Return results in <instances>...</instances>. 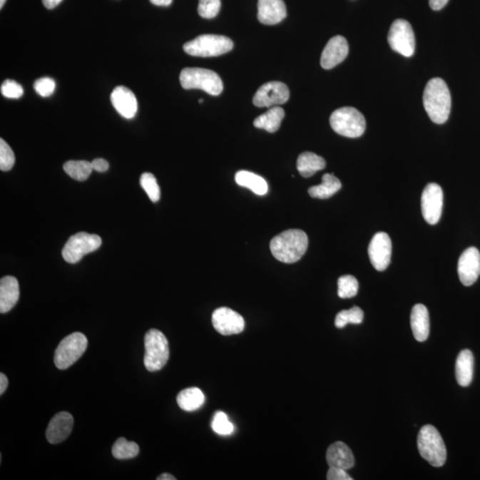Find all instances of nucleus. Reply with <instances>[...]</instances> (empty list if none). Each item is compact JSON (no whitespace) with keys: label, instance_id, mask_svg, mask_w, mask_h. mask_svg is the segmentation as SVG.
I'll return each instance as SVG.
<instances>
[{"label":"nucleus","instance_id":"obj_25","mask_svg":"<svg viewBox=\"0 0 480 480\" xmlns=\"http://www.w3.org/2000/svg\"><path fill=\"white\" fill-rule=\"evenodd\" d=\"M235 180L238 185L247 188L259 196H263L268 193V183L262 176L255 175L254 173L248 171L238 172L235 175Z\"/></svg>","mask_w":480,"mask_h":480},{"label":"nucleus","instance_id":"obj_23","mask_svg":"<svg viewBox=\"0 0 480 480\" xmlns=\"http://www.w3.org/2000/svg\"><path fill=\"white\" fill-rule=\"evenodd\" d=\"M474 356L470 349H464L457 357L456 364V377L458 384L467 387L474 379Z\"/></svg>","mask_w":480,"mask_h":480},{"label":"nucleus","instance_id":"obj_44","mask_svg":"<svg viewBox=\"0 0 480 480\" xmlns=\"http://www.w3.org/2000/svg\"><path fill=\"white\" fill-rule=\"evenodd\" d=\"M153 5L160 6H170L173 0H150Z\"/></svg>","mask_w":480,"mask_h":480},{"label":"nucleus","instance_id":"obj_9","mask_svg":"<svg viewBox=\"0 0 480 480\" xmlns=\"http://www.w3.org/2000/svg\"><path fill=\"white\" fill-rule=\"evenodd\" d=\"M102 245V239L96 234L78 233L71 236L63 249V257L68 263H76L86 255L97 250Z\"/></svg>","mask_w":480,"mask_h":480},{"label":"nucleus","instance_id":"obj_45","mask_svg":"<svg viewBox=\"0 0 480 480\" xmlns=\"http://www.w3.org/2000/svg\"><path fill=\"white\" fill-rule=\"evenodd\" d=\"M158 480H176V478L174 476L168 474H161L157 478Z\"/></svg>","mask_w":480,"mask_h":480},{"label":"nucleus","instance_id":"obj_11","mask_svg":"<svg viewBox=\"0 0 480 480\" xmlns=\"http://www.w3.org/2000/svg\"><path fill=\"white\" fill-rule=\"evenodd\" d=\"M443 190L436 183H429L422 194V214L431 225L439 223L442 215Z\"/></svg>","mask_w":480,"mask_h":480},{"label":"nucleus","instance_id":"obj_34","mask_svg":"<svg viewBox=\"0 0 480 480\" xmlns=\"http://www.w3.org/2000/svg\"><path fill=\"white\" fill-rule=\"evenodd\" d=\"M212 429L218 435L229 436L232 435L234 432V426L229 421L228 417L225 413L216 412L212 421Z\"/></svg>","mask_w":480,"mask_h":480},{"label":"nucleus","instance_id":"obj_5","mask_svg":"<svg viewBox=\"0 0 480 480\" xmlns=\"http://www.w3.org/2000/svg\"><path fill=\"white\" fill-rule=\"evenodd\" d=\"M233 48L232 39L221 35L205 34L187 42L183 46L188 55L198 57H214L223 55Z\"/></svg>","mask_w":480,"mask_h":480},{"label":"nucleus","instance_id":"obj_28","mask_svg":"<svg viewBox=\"0 0 480 480\" xmlns=\"http://www.w3.org/2000/svg\"><path fill=\"white\" fill-rule=\"evenodd\" d=\"M284 117L285 111L282 108L272 107L265 114L256 118L254 125L255 128L265 129L270 133H275L280 128Z\"/></svg>","mask_w":480,"mask_h":480},{"label":"nucleus","instance_id":"obj_3","mask_svg":"<svg viewBox=\"0 0 480 480\" xmlns=\"http://www.w3.org/2000/svg\"><path fill=\"white\" fill-rule=\"evenodd\" d=\"M421 456L434 467H441L446 461V447L441 435L434 426L424 425L417 438Z\"/></svg>","mask_w":480,"mask_h":480},{"label":"nucleus","instance_id":"obj_7","mask_svg":"<svg viewBox=\"0 0 480 480\" xmlns=\"http://www.w3.org/2000/svg\"><path fill=\"white\" fill-rule=\"evenodd\" d=\"M330 125L338 135L358 138L366 130V120L355 108L344 107L335 111L330 117Z\"/></svg>","mask_w":480,"mask_h":480},{"label":"nucleus","instance_id":"obj_46","mask_svg":"<svg viewBox=\"0 0 480 480\" xmlns=\"http://www.w3.org/2000/svg\"><path fill=\"white\" fill-rule=\"evenodd\" d=\"M6 0H0V9H2L3 6L5 5Z\"/></svg>","mask_w":480,"mask_h":480},{"label":"nucleus","instance_id":"obj_18","mask_svg":"<svg viewBox=\"0 0 480 480\" xmlns=\"http://www.w3.org/2000/svg\"><path fill=\"white\" fill-rule=\"evenodd\" d=\"M111 101L118 113L128 120L135 117L138 111L135 93L126 86H117L111 93Z\"/></svg>","mask_w":480,"mask_h":480},{"label":"nucleus","instance_id":"obj_42","mask_svg":"<svg viewBox=\"0 0 480 480\" xmlns=\"http://www.w3.org/2000/svg\"><path fill=\"white\" fill-rule=\"evenodd\" d=\"M7 386H9V380H7L6 374H0V394H4V392L6 391Z\"/></svg>","mask_w":480,"mask_h":480},{"label":"nucleus","instance_id":"obj_38","mask_svg":"<svg viewBox=\"0 0 480 480\" xmlns=\"http://www.w3.org/2000/svg\"><path fill=\"white\" fill-rule=\"evenodd\" d=\"M35 91L42 97H48L55 92L56 82L53 79L46 77L36 81L34 83Z\"/></svg>","mask_w":480,"mask_h":480},{"label":"nucleus","instance_id":"obj_15","mask_svg":"<svg viewBox=\"0 0 480 480\" xmlns=\"http://www.w3.org/2000/svg\"><path fill=\"white\" fill-rule=\"evenodd\" d=\"M458 275L464 286L470 287L480 275V252L474 247H469L460 256Z\"/></svg>","mask_w":480,"mask_h":480},{"label":"nucleus","instance_id":"obj_20","mask_svg":"<svg viewBox=\"0 0 480 480\" xmlns=\"http://www.w3.org/2000/svg\"><path fill=\"white\" fill-rule=\"evenodd\" d=\"M328 466L349 470L355 464L354 456L349 447L344 442L338 441L328 447L327 451Z\"/></svg>","mask_w":480,"mask_h":480},{"label":"nucleus","instance_id":"obj_27","mask_svg":"<svg viewBox=\"0 0 480 480\" xmlns=\"http://www.w3.org/2000/svg\"><path fill=\"white\" fill-rule=\"evenodd\" d=\"M342 188L340 180L333 174L323 175L322 183L320 185L310 187L308 193L310 197L326 200L338 193Z\"/></svg>","mask_w":480,"mask_h":480},{"label":"nucleus","instance_id":"obj_41","mask_svg":"<svg viewBox=\"0 0 480 480\" xmlns=\"http://www.w3.org/2000/svg\"><path fill=\"white\" fill-rule=\"evenodd\" d=\"M449 1V0H429V6L435 11L441 10Z\"/></svg>","mask_w":480,"mask_h":480},{"label":"nucleus","instance_id":"obj_13","mask_svg":"<svg viewBox=\"0 0 480 480\" xmlns=\"http://www.w3.org/2000/svg\"><path fill=\"white\" fill-rule=\"evenodd\" d=\"M392 244L391 238L386 233H377L372 239L368 247L372 265L378 272H384L388 268L392 259Z\"/></svg>","mask_w":480,"mask_h":480},{"label":"nucleus","instance_id":"obj_4","mask_svg":"<svg viewBox=\"0 0 480 480\" xmlns=\"http://www.w3.org/2000/svg\"><path fill=\"white\" fill-rule=\"evenodd\" d=\"M180 83L184 89H201L211 96H219L223 90L219 75L203 68H183L180 71Z\"/></svg>","mask_w":480,"mask_h":480},{"label":"nucleus","instance_id":"obj_47","mask_svg":"<svg viewBox=\"0 0 480 480\" xmlns=\"http://www.w3.org/2000/svg\"><path fill=\"white\" fill-rule=\"evenodd\" d=\"M200 103H203V100L200 99Z\"/></svg>","mask_w":480,"mask_h":480},{"label":"nucleus","instance_id":"obj_30","mask_svg":"<svg viewBox=\"0 0 480 480\" xmlns=\"http://www.w3.org/2000/svg\"><path fill=\"white\" fill-rule=\"evenodd\" d=\"M139 452V446L125 438L118 439L113 446V456L118 460L132 459L138 456Z\"/></svg>","mask_w":480,"mask_h":480},{"label":"nucleus","instance_id":"obj_40","mask_svg":"<svg viewBox=\"0 0 480 480\" xmlns=\"http://www.w3.org/2000/svg\"><path fill=\"white\" fill-rule=\"evenodd\" d=\"M93 170L99 173L106 172L109 169V163L103 158H96L91 162Z\"/></svg>","mask_w":480,"mask_h":480},{"label":"nucleus","instance_id":"obj_24","mask_svg":"<svg viewBox=\"0 0 480 480\" xmlns=\"http://www.w3.org/2000/svg\"><path fill=\"white\" fill-rule=\"evenodd\" d=\"M326 168V160L312 153H303L298 157L297 169L302 178H309Z\"/></svg>","mask_w":480,"mask_h":480},{"label":"nucleus","instance_id":"obj_17","mask_svg":"<svg viewBox=\"0 0 480 480\" xmlns=\"http://www.w3.org/2000/svg\"><path fill=\"white\" fill-rule=\"evenodd\" d=\"M74 419L68 412H60L50 421L46 436L50 444H59L70 436L73 428Z\"/></svg>","mask_w":480,"mask_h":480},{"label":"nucleus","instance_id":"obj_33","mask_svg":"<svg viewBox=\"0 0 480 480\" xmlns=\"http://www.w3.org/2000/svg\"><path fill=\"white\" fill-rule=\"evenodd\" d=\"M140 184L143 189L145 190L150 200L156 203L160 198V188L158 186L157 179L150 173H144L141 176Z\"/></svg>","mask_w":480,"mask_h":480},{"label":"nucleus","instance_id":"obj_29","mask_svg":"<svg viewBox=\"0 0 480 480\" xmlns=\"http://www.w3.org/2000/svg\"><path fill=\"white\" fill-rule=\"evenodd\" d=\"M65 173L72 179L83 182L88 179L93 170L91 162L70 160L63 165Z\"/></svg>","mask_w":480,"mask_h":480},{"label":"nucleus","instance_id":"obj_43","mask_svg":"<svg viewBox=\"0 0 480 480\" xmlns=\"http://www.w3.org/2000/svg\"><path fill=\"white\" fill-rule=\"evenodd\" d=\"M63 0H42L43 4L48 9H55Z\"/></svg>","mask_w":480,"mask_h":480},{"label":"nucleus","instance_id":"obj_39","mask_svg":"<svg viewBox=\"0 0 480 480\" xmlns=\"http://www.w3.org/2000/svg\"><path fill=\"white\" fill-rule=\"evenodd\" d=\"M327 479L328 480H352V478L346 472V470L335 467H330Z\"/></svg>","mask_w":480,"mask_h":480},{"label":"nucleus","instance_id":"obj_37","mask_svg":"<svg viewBox=\"0 0 480 480\" xmlns=\"http://www.w3.org/2000/svg\"><path fill=\"white\" fill-rule=\"evenodd\" d=\"M1 93L6 98L18 99L24 95V88L17 82L7 79L1 85Z\"/></svg>","mask_w":480,"mask_h":480},{"label":"nucleus","instance_id":"obj_2","mask_svg":"<svg viewBox=\"0 0 480 480\" xmlns=\"http://www.w3.org/2000/svg\"><path fill=\"white\" fill-rule=\"evenodd\" d=\"M308 237L301 230H287L273 238L270 248L280 262L295 263L305 255L308 248Z\"/></svg>","mask_w":480,"mask_h":480},{"label":"nucleus","instance_id":"obj_26","mask_svg":"<svg viewBox=\"0 0 480 480\" xmlns=\"http://www.w3.org/2000/svg\"><path fill=\"white\" fill-rule=\"evenodd\" d=\"M205 399L204 393L200 389L188 388L179 393L178 404L180 409L186 412H193L204 405Z\"/></svg>","mask_w":480,"mask_h":480},{"label":"nucleus","instance_id":"obj_22","mask_svg":"<svg viewBox=\"0 0 480 480\" xmlns=\"http://www.w3.org/2000/svg\"><path fill=\"white\" fill-rule=\"evenodd\" d=\"M411 328L418 342H425L429 335V315L424 305H416L411 312Z\"/></svg>","mask_w":480,"mask_h":480},{"label":"nucleus","instance_id":"obj_36","mask_svg":"<svg viewBox=\"0 0 480 480\" xmlns=\"http://www.w3.org/2000/svg\"><path fill=\"white\" fill-rule=\"evenodd\" d=\"M16 157L11 147L3 139L0 140V169L9 171L13 168Z\"/></svg>","mask_w":480,"mask_h":480},{"label":"nucleus","instance_id":"obj_10","mask_svg":"<svg viewBox=\"0 0 480 480\" xmlns=\"http://www.w3.org/2000/svg\"><path fill=\"white\" fill-rule=\"evenodd\" d=\"M388 41L393 51L405 57L413 56L416 50V38L409 21L403 19L393 21L389 31Z\"/></svg>","mask_w":480,"mask_h":480},{"label":"nucleus","instance_id":"obj_12","mask_svg":"<svg viewBox=\"0 0 480 480\" xmlns=\"http://www.w3.org/2000/svg\"><path fill=\"white\" fill-rule=\"evenodd\" d=\"M290 92L282 82L272 81L262 85L255 93L252 103L256 107H272L286 103Z\"/></svg>","mask_w":480,"mask_h":480},{"label":"nucleus","instance_id":"obj_16","mask_svg":"<svg viewBox=\"0 0 480 480\" xmlns=\"http://www.w3.org/2000/svg\"><path fill=\"white\" fill-rule=\"evenodd\" d=\"M349 53V45L342 36H335L328 41L321 55L320 64L326 70H330L342 63Z\"/></svg>","mask_w":480,"mask_h":480},{"label":"nucleus","instance_id":"obj_14","mask_svg":"<svg viewBox=\"0 0 480 480\" xmlns=\"http://www.w3.org/2000/svg\"><path fill=\"white\" fill-rule=\"evenodd\" d=\"M215 330L223 335L240 334L245 330V320L240 313L222 307L215 310L212 316Z\"/></svg>","mask_w":480,"mask_h":480},{"label":"nucleus","instance_id":"obj_32","mask_svg":"<svg viewBox=\"0 0 480 480\" xmlns=\"http://www.w3.org/2000/svg\"><path fill=\"white\" fill-rule=\"evenodd\" d=\"M359 291V282L355 277L344 275L338 280V297L342 299L356 297Z\"/></svg>","mask_w":480,"mask_h":480},{"label":"nucleus","instance_id":"obj_1","mask_svg":"<svg viewBox=\"0 0 480 480\" xmlns=\"http://www.w3.org/2000/svg\"><path fill=\"white\" fill-rule=\"evenodd\" d=\"M451 95L446 82L440 78L431 79L425 86L424 106L432 122L444 124L451 111Z\"/></svg>","mask_w":480,"mask_h":480},{"label":"nucleus","instance_id":"obj_19","mask_svg":"<svg viewBox=\"0 0 480 480\" xmlns=\"http://www.w3.org/2000/svg\"><path fill=\"white\" fill-rule=\"evenodd\" d=\"M257 17L265 25L280 24L287 17V7L283 0H258Z\"/></svg>","mask_w":480,"mask_h":480},{"label":"nucleus","instance_id":"obj_8","mask_svg":"<svg viewBox=\"0 0 480 480\" xmlns=\"http://www.w3.org/2000/svg\"><path fill=\"white\" fill-rule=\"evenodd\" d=\"M88 339L82 333L68 335L61 341L55 353V364L61 370L67 369L81 358L88 348Z\"/></svg>","mask_w":480,"mask_h":480},{"label":"nucleus","instance_id":"obj_6","mask_svg":"<svg viewBox=\"0 0 480 480\" xmlns=\"http://www.w3.org/2000/svg\"><path fill=\"white\" fill-rule=\"evenodd\" d=\"M144 366L150 372L161 370L169 359V345L167 337L160 330H150L144 337Z\"/></svg>","mask_w":480,"mask_h":480},{"label":"nucleus","instance_id":"obj_21","mask_svg":"<svg viewBox=\"0 0 480 480\" xmlns=\"http://www.w3.org/2000/svg\"><path fill=\"white\" fill-rule=\"evenodd\" d=\"M20 297L19 283L16 277L6 276L0 280V312L6 313L16 306Z\"/></svg>","mask_w":480,"mask_h":480},{"label":"nucleus","instance_id":"obj_35","mask_svg":"<svg viewBox=\"0 0 480 480\" xmlns=\"http://www.w3.org/2000/svg\"><path fill=\"white\" fill-rule=\"evenodd\" d=\"M221 9V0H198V12L205 19L215 18Z\"/></svg>","mask_w":480,"mask_h":480},{"label":"nucleus","instance_id":"obj_31","mask_svg":"<svg viewBox=\"0 0 480 480\" xmlns=\"http://www.w3.org/2000/svg\"><path fill=\"white\" fill-rule=\"evenodd\" d=\"M364 312L358 306L352 307V309L342 310L335 317V327L344 328L348 324L359 325L363 322Z\"/></svg>","mask_w":480,"mask_h":480}]
</instances>
